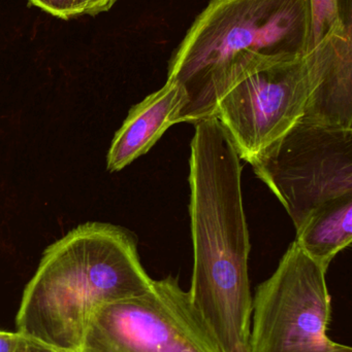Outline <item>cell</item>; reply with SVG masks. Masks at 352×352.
<instances>
[{
  "label": "cell",
  "mask_w": 352,
  "mask_h": 352,
  "mask_svg": "<svg viewBox=\"0 0 352 352\" xmlns=\"http://www.w3.org/2000/svg\"><path fill=\"white\" fill-rule=\"evenodd\" d=\"M309 51L335 30L352 27V0H310Z\"/></svg>",
  "instance_id": "11"
},
{
  "label": "cell",
  "mask_w": 352,
  "mask_h": 352,
  "mask_svg": "<svg viewBox=\"0 0 352 352\" xmlns=\"http://www.w3.org/2000/svg\"><path fill=\"white\" fill-rule=\"evenodd\" d=\"M351 36L352 27L335 30L310 50L311 89L301 121L351 129Z\"/></svg>",
  "instance_id": "8"
},
{
  "label": "cell",
  "mask_w": 352,
  "mask_h": 352,
  "mask_svg": "<svg viewBox=\"0 0 352 352\" xmlns=\"http://www.w3.org/2000/svg\"><path fill=\"white\" fill-rule=\"evenodd\" d=\"M251 166L297 230L318 207L352 195V128L298 122Z\"/></svg>",
  "instance_id": "6"
},
{
  "label": "cell",
  "mask_w": 352,
  "mask_h": 352,
  "mask_svg": "<svg viewBox=\"0 0 352 352\" xmlns=\"http://www.w3.org/2000/svg\"><path fill=\"white\" fill-rule=\"evenodd\" d=\"M310 89V52L250 56L234 63L217 82L213 117L239 158L251 165L303 119Z\"/></svg>",
  "instance_id": "4"
},
{
  "label": "cell",
  "mask_w": 352,
  "mask_h": 352,
  "mask_svg": "<svg viewBox=\"0 0 352 352\" xmlns=\"http://www.w3.org/2000/svg\"><path fill=\"white\" fill-rule=\"evenodd\" d=\"M187 104L185 88L176 80H167L163 88L132 107L112 140L107 171L122 170L147 154L169 127L182 123Z\"/></svg>",
  "instance_id": "9"
},
{
  "label": "cell",
  "mask_w": 352,
  "mask_h": 352,
  "mask_svg": "<svg viewBox=\"0 0 352 352\" xmlns=\"http://www.w3.org/2000/svg\"><path fill=\"white\" fill-rule=\"evenodd\" d=\"M153 281L132 233L112 223H83L45 248L23 292L17 332L80 352L99 308L143 295Z\"/></svg>",
  "instance_id": "2"
},
{
  "label": "cell",
  "mask_w": 352,
  "mask_h": 352,
  "mask_svg": "<svg viewBox=\"0 0 352 352\" xmlns=\"http://www.w3.org/2000/svg\"><path fill=\"white\" fill-rule=\"evenodd\" d=\"M23 334L19 332L0 331V352H14L22 340Z\"/></svg>",
  "instance_id": "14"
},
{
  "label": "cell",
  "mask_w": 352,
  "mask_h": 352,
  "mask_svg": "<svg viewBox=\"0 0 352 352\" xmlns=\"http://www.w3.org/2000/svg\"><path fill=\"white\" fill-rule=\"evenodd\" d=\"M192 307L220 352H249L252 293L242 165L216 118L196 123L190 144Z\"/></svg>",
  "instance_id": "1"
},
{
  "label": "cell",
  "mask_w": 352,
  "mask_h": 352,
  "mask_svg": "<svg viewBox=\"0 0 352 352\" xmlns=\"http://www.w3.org/2000/svg\"><path fill=\"white\" fill-rule=\"evenodd\" d=\"M30 2L48 14L64 20L84 14L81 0H30Z\"/></svg>",
  "instance_id": "12"
},
{
  "label": "cell",
  "mask_w": 352,
  "mask_h": 352,
  "mask_svg": "<svg viewBox=\"0 0 352 352\" xmlns=\"http://www.w3.org/2000/svg\"><path fill=\"white\" fill-rule=\"evenodd\" d=\"M80 352H220L192 307L188 292L169 275L147 293L99 308Z\"/></svg>",
  "instance_id": "7"
},
{
  "label": "cell",
  "mask_w": 352,
  "mask_h": 352,
  "mask_svg": "<svg viewBox=\"0 0 352 352\" xmlns=\"http://www.w3.org/2000/svg\"><path fill=\"white\" fill-rule=\"evenodd\" d=\"M59 349L51 346V345L45 344L37 339L31 338V337L23 335L22 340L20 344L17 347L14 352H58Z\"/></svg>",
  "instance_id": "13"
},
{
  "label": "cell",
  "mask_w": 352,
  "mask_h": 352,
  "mask_svg": "<svg viewBox=\"0 0 352 352\" xmlns=\"http://www.w3.org/2000/svg\"><path fill=\"white\" fill-rule=\"evenodd\" d=\"M310 0H211L174 52L167 80L185 88L182 122L213 118V92L225 72L250 56L309 51Z\"/></svg>",
  "instance_id": "3"
},
{
  "label": "cell",
  "mask_w": 352,
  "mask_h": 352,
  "mask_svg": "<svg viewBox=\"0 0 352 352\" xmlns=\"http://www.w3.org/2000/svg\"><path fill=\"white\" fill-rule=\"evenodd\" d=\"M328 269L293 241L252 295L249 352H352L331 340Z\"/></svg>",
  "instance_id": "5"
},
{
  "label": "cell",
  "mask_w": 352,
  "mask_h": 352,
  "mask_svg": "<svg viewBox=\"0 0 352 352\" xmlns=\"http://www.w3.org/2000/svg\"><path fill=\"white\" fill-rule=\"evenodd\" d=\"M58 352H76V351H59Z\"/></svg>",
  "instance_id": "16"
},
{
  "label": "cell",
  "mask_w": 352,
  "mask_h": 352,
  "mask_svg": "<svg viewBox=\"0 0 352 352\" xmlns=\"http://www.w3.org/2000/svg\"><path fill=\"white\" fill-rule=\"evenodd\" d=\"M117 0H81L84 14L95 16L99 12L110 10Z\"/></svg>",
  "instance_id": "15"
},
{
  "label": "cell",
  "mask_w": 352,
  "mask_h": 352,
  "mask_svg": "<svg viewBox=\"0 0 352 352\" xmlns=\"http://www.w3.org/2000/svg\"><path fill=\"white\" fill-rule=\"evenodd\" d=\"M352 240V195L318 207L297 229L295 241L318 264L329 269Z\"/></svg>",
  "instance_id": "10"
}]
</instances>
